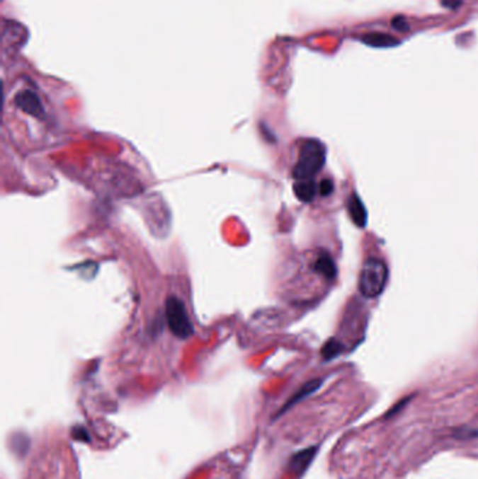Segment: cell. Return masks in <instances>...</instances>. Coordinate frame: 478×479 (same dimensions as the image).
I'll use <instances>...</instances> for the list:
<instances>
[{"label": "cell", "instance_id": "1", "mask_svg": "<svg viewBox=\"0 0 478 479\" xmlns=\"http://www.w3.org/2000/svg\"><path fill=\"white\" fill-rule=\"evenodd\" d=\"M326 147L316 139L306 140L299 153L297 163L293 168V177L296 181L313 180L314 175L324 167Z\"/></svg>", "mask_w": 478, "mask_h": 479}, {"label": "cell", "instance_id": "2", "mask_svg": "<svg viewBox=\"0 0 478 479\" xmlns=\"http://www.w3.org/2000/svg\"><path fill=\"white\" fill-rule=\"evenodd\" d=\"M387 268L385 262L376 258H369L359 275V290L366 297H377L386 287Z\"/></svg>", "mask_w": 478, "mask_h": 479}, {"label": "cell", "instance_id": "3", "mask_svg": "<svg viewBox=\"0 0 478 479\" xmlns=\"http://www.w3.org/2000/svg\"><path fill=\"white\" fill-rule=\"evenodd\" d=\"M166 318H167L170 331L177 338L187 340L193 335L194 333L193 323L188 317L184 303L178 297L170 296L166 300Z\"/></svg>", "mask_w": 478, "mask_h": 479}, {"label": "cell", "instance_id": "4", "mask_svg": "<svg viewBox=\"0 0 478 479\" xmlns=\"http://www.w3.org/2000/svg\"><path fill=\"white\" fill-rule=\"evenodd\" d=\"M14 103L16 105L24 111L25 114L31 115V117H35V118H42L44 117V108H42V104H41V100L40 97L31 91V90H24V91H20L16 98H14Z\"/></svg>", "mask_w": 478, "mask_h": 479}, {"label": "cell", "instance_id": "5", "mask_svg": "<svg viewBox=\"0 0 478 479\" xmlns=\"http://www.w3.org/2000/svg\"><path fill=\"white\" fill-rule=\"evenodd\" d=\"M319 451V447L317 446H313V447H307L305 450H300L297 451L296 454H293L289 460V464H288V470L295 474V475H302L306 473V470L310 467V464L313 463L316 454Z\"/></svg>", "mask_w": 478, "mask_h": 479}, {"label": "cell", "instance_id": "6", "mask_svg": "<svg viewBox=\"0 0 478 479\" xmlns=\"http://www.w3.org/2000/svg\"><path fill=\"white\" fill-rule=\"evenodd\" d=\"M321 384H323V380H320V379H316V380H310L309 383H306L285 405H283V408L280 410V411L278 412V415H276V417H279L280 415H283L285 412L289 411L292 407H295L296 404H299L300 401H303L305 398H307L309 396H312V394H314L320 387H321Z\"/></svg>", "mask_w": 478, "mask_h": 479}, {"label": "cell", "instance_id": "7", "mask_svg": "<svg viewBox=\"0 0 478 479\" xmlns=\"http://www.w3.org/2000/svg\"><path fill=\"white\" fill-rule=\"evenodd\" d=\"M348 212L349 216L352 219V221L358 226V227H365L368 223V212L366 207L363 205V202L360 201V198L355 194H352L348 200Z\"/></svg>", "mask_w": 478, "mask_h": 479}, {"label": "cell", "instance_id": "8", "mask_svg": "<svg viewBox=\"0 0 478 479\" xmlns=\"http://www.w3.org/2000/svg\"><path fill=\"white\" fill-rule=\"evenodd\" d=\"M360 40L363 44L373 47V48H393L400 44V41L394 38L393 35L382 34V33H370V34L363 35Z\"/></svg>", "mask_w": 478, "mask_h": 479}, {"label": "cell", "instance_id": "9", "mask_svg": "<svg viewBox=\"0 0 478 479\" xmlns=\"http://www.w3.org/2000/svg\"><path fill=\"white\" fill-rule=\"evenodd\" d=\"M293 191L297 197L299 201L302 202H312L316 197V184L313 180H303V181H296Z\"/></svg>", "mask_w": 478, "mask_h": 479}, {"label": "cell", "instance_id": "10", "mask_svg": "<svg viewBox=\"0 0 478 479\" xmlns=\"http://www.w3.org/2000/svg\"><path fill=\"white\" fill-rule=\"evenodd\" d=\"M314 270H316L319 274L326 276L327 279H334L336 275H337V267H336L333 258H331L329 254H326V253H323V254L317 258L316 265H314Z\"/></svg>", "mask_w": 478, "mask_h": 479}, {"label": "cell", "instance_id": "11", "mask_svg": "<svg viewBox=\"0 0 478 479\" xmlns=\"http://www.w3.org/2000/svg\"><path fill=\"white\" fill-rule=\"evenodd\" d=\"M11 447L18 456H24L30 449V439L25 434H16L11 439Z\"/></svg>", "mask_w": 478, "mask_h": 479}, {"label": "cell", "instance_id": "12", "mask_svg": "<svg viewBox=\"0 0 478 479\" xmlns=\"http://www.w3.org/2000/svg\"><path fill=\"white\" fill-rule=\"evenodd\" d=\"M342 352V343L338 342L337 340H330L329 342L323 346L321 349V354L324 360H331L334 357H337Z\"/></svg>", "mask_w": 478, "mask_h": 479}, {"label": "cell", "instance_id": "13", "mask_svg": "<svg viewBox=\"0 0 478 479\" xmlns=\"http://www.w3.org/2000/svg\"><path fill=\"white\" fill-rule=\"evenodd\" d=\"M72 436L74 440H79V442H90V436H89V432L83 427V426H76L72 429Z\"/></svg>", "mask_w": 478, "mask_h": 479}, {"label": "cell", "instance_id": "14", "mask_svg": "<svg viewBox=\"0 0 478 479\" xmlns=\"http://www.w3.org/2000/svg\"><path fill=\"white\" fill-rule=\"evenodd\" d=\"M456 439H470V437H478V430H473L469 427H462L455 432Z\"/></svg>", "mask_w": 478, "mask_h": 479}, {"label": "cell", "instance_id": "15", "mask_svg": "<svg viewBox=\"0 0 478 479\" xmlns=\"http://www.w3.org/2000/svg\"><path fill=\"white\" fill-rule=\"evenodd\" d=\"M393 27L399 31H409L410 30V24L407 21V18L403 17V16H397V17L393 18Z\"/></svg>", "mask_w": 478, "mask_h": 479}, {"label": "cell", "instance_id": "16", "mask_svg": "<svg viewBox=\"0 0 478 479\" xmlns=\"http://www.w3.org/2000/svg\"><path fill=\"white\" fill-rule=\"evenodd\" d=\"M333 191H334L333 181H330V180H323L321 184H320V194H321L323 197H329Z\"/></svg>", "mask_w": 478, "mask_h": 479}, {"label": "cell", "instance_id": "17", "mask_svg": "<svg viewBox=\"0 0 478 479\" xmlns=\"http://www.w3.org/2000/svg\"><path fill=\"white\" fill-rule=\"evenodd\" d=\"M443 4H445L446 7L455 10V8H457V7L462 4V1H460V0H443Z\"/></svg>", "mask_w": 478, "mask_h": 479}]
</instances>
